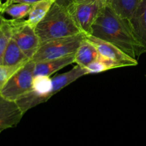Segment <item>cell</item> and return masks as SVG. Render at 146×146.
<instances>
[{"instance_id":"obj_12","label":"cell","mask_w":146,"mask_h":146,"mask_svg":"<svg viewBox=\"0 0 146 146\" xmlns=\"http://www.w3.org/2000/svg\"><path fill=\"white\" fill-rule=\"evenodd\" d=\"M88 73L86 68H82L79 66H76L70 71L64 74H58L51 78V82H52V88H51V98L56 94L61 91L63 88L66 87L71 83L74 82L81 77L87 75Z\"/></svg>"},{"instance_id":"obj_19","label":"cell","mask_w":146,"mask_h":146,"mask_svg":"<svg viewBox=\"0 0 146 146\" xmlns=\"http://www.w3.org/2000/svg\"><path fill=\"white\" fill-rule=\"evenodd\" d=\"M32 4L14 3L6 7L2 11L3 14H7L12 18V19L20 20L29 15Z\"/></svg>"},{"instance_id":"obj_3","label":"cell","mask_w":146,"mask_h":146,"mask_svg":"<svg viewBox=\"0 0 146 146\" xmlns=\"http://www.w3.org/2000/svg\"><path fill=\"white\" fill-rule=\"evenodd\" d=\"M84 38L85 34L81 33L46 41L41 44L31 60L36 63L74 55Z\"/></svg>"},{"instance_id":"obj_4","label":"cell","mask_w":146,"mask_h":146,"mask_svg":"<svg viewBox=\"0 0 146 146\" xmlns=\"http://www.w3.org/2000/svg\"><path fill=\"white\" fill-rule=\"evenodd\" d=\"M35 65L36 63L31 59L19 68L1 90L0 95L10 101H16L31 91Z\"/></svg>"},{"instance_id":"obj_6","label":"cell","mask_w":146,"mask_h":146,"mask_svg":"<svg viewBox=\"0 0 146 146\" xmlns=\"http://www.w3.org/2000/svg\"><path fill=\"white\" fill-rule=\"evenodd\" d=\"M12 38L21 51L31 59L41 45L35 29L30 27L27 20L12 19Z\"/></svg>"},{"instance_id":"obj_1","label":"cell","mask_w":146,"mask_h":146,"mask_svg":"<svg viewBox=\"0 0 146 146\" xmlns=\"http://www.w3.org/2000/svg\"><path fill=\"white\" fill-rule=\"evenodd\" d=\"M91 35L114 44L138 61L141 56L146 53L145 47L135 38L128 21L110 5L103 7L93 25Z\"/></svg>"},{"instance_id":"obj_16","label":"cell","mask_w":146,"mask_h":146,"mask_svg":"<svg viewBox=\"0 0 146 146\" xmlns=\"http://www.w3.org/2000/svg\"><path fill=\"white\" fill-rule=\"evenodd\" d=\"M141 0H111V8L122 18L129 21L133 17Z\"/></svg>"},{"instance_id":"obj_25","label":"cell","mask_w":146,"mask_h":146,"mask_svg":"<svg viewBox=\"0 0 146 146\" xmlns=\"http://www.w3.org/2000/svg\"><path fill=\"white\" fill-rule=\"evenodd\" d=\"M4 17H3V14H0V25H1V23L3 22V21H4Z\"/></svg>"},{"instance_id":"obj_18","label":"cell","mask_w":146,"mask_h":146,"mask_svg":"<svg viewBox=\"0 0 146 146\" xmlns=\"http://www.w3.org/2000/svg\"><path fill=\"white\" fill-rule=\"evenodd\" d=\"M117 68H121V66L117 63L106 59L99 55L98 59L90 64L86 68V69L88 74H99V73L104 72L108 70Z\"/></svg>"},{"instance_id":"obj_5","label":"cell","mask_w":146,"mask_h":146,"mask_svg":"<svg viewBox=\"0 0 146 146\" xmlns=\"http://www.w3.org/2000/svg\"><path fill=\"white\" fill-rule=\"evenodd\" d=\"M52 82L51 78L49 76H34L31 91L17 100L15 102L24 114L31 108L46 102L51 98L50 94Z\"/></svg>"},{"instance_id":"obj_13","label":"cell","mask_w":146,"mask_h":146,"mask_svg":"<svg viewBox=\"0 0 146 146\" xmlns=\"http://www.w3.org/2000/svg\"><path fill=\"white\" fill-rule=\"evenodd\" d=\"M99 56L96 48L94 44L84 38L74 54V63L86 68L90 64L98 59Z\"/></svg>"},{"instance_id":"obj_14","label":"cell","mask_w":146,"mask_h":146,"mask_svg":"<svg viewBox=\"0 0 146 146\" xmlns=\"http://www.w3.org/2000/svg\"><path fill=\"white\" fill-rule=\"evenodd\" d=\"M31 60L24 54L13 38L9 43L2 59V65L16 66L22 65Z\"/></svg>"},{"instance_id":"obj_9","label":"cell","mask_w":146,"mask_h":146,"mask_svg":"<svg viewBox=\"0 0 146 146\" xmlns=\"http://www.w3.org/2000/svg\"><path fill=\"white\" fill-rule=\"evenodd\" d=\"M23 115L24 113L15 101L0 95V133L17 126Z\"/></svg>"},{"instance_id":"obj_8","label":"cell","mask_w":146,"mask_h":146,"mask_svg":"<svg viewBox=\"0 0 146 146\" xmlns=\"http://www.w3.org/2000/svg\"><path fill=\"white\" fill-rule=\"evenodd\" d=\"M85 38L94 44L101 56L117 63L121 68L138 65V61L127 55L114 44L93 35H85Z\"/></svg>"},{"instance_id":"obj_15","label":"cell","mask_w":146,"mask_h":146,"mask_svg":"<svg viewBox=\"0 0 146 146\" xmlns=\"http://www.w3.org/2000/svg\"><path fill=\"white\" fill-rule=\"evenodd\" d=\"M54 3V0H40L32 4L27 20V24L35 29L37 24L44 18Z\"/></svg>"},{"instance_id":"obj_27","label":"cell","mask_w":146,"mask_h":146,"mask_svg":"<svg viewBox=\"0 0 146 146\" xmlns=\"http://www.w3.org/2000/svg\"><path fill=\"white\" fill-rule=\"evenodd\" d=\"M145 75H146V74H145Z\"/></svg>"},{"instance_id":"obj_24","label":"cell","mask_w":146,"mask_h":146,"mask_svg":"<svg viewBox=\"0 0 146 146\" xmlns=\"http://www.w3.org/2000/svg\"><path fill=\"white\" fill-rule=\"evenodd\" d=\"M3 11V3L1 2V0H0V14H2Z\"/></svg>"},{"instance_id":"obj_20","label":"cell","mask_w":146,"mask_h":146,"mask_svg":"<svg viewBox=\"0 0 146 146\" xmlns=\"http://www.w3.org/2000/svg\"><path fill=\"white\" fill-rule=\"evenodd\" d=\"M24 64L19 66H4L2 65V64L0 65V91L2 89L3 87L5 86V84H7L9 79L11 78V76L19 68H21Z\"/></svg>"},{"instance_id":"obj_17","label":"cell","mask_w":146,"mask_h":146,"mask_svg":"<svg viewBox=\"0 0 146 146\" xmlns=\"http://www.w3.org/2000/svg\"><path fill=\"white\" fill-rule=\"evenodd\" d=\"M13 24L12 19H7L0 25V65L2 64V59L9 43L12 38Z\"/></svg>"},{"instance_id":"obj_23","label":"cell","mask_w":146,"mask_h":146,"mask_svg":"<svg viewBox=\"0 0 146 146\" xmlns=\"http://www.w3.org/2000/svg\"><path fill=\"white\" fill-rule=\"evenodd\" d=\"M54 1L57 4L64 7H68L74 2V0H54Z\"/></svg>"},{"instance_id":"obj_21","label":"cell","mask_w":146,"mask_h":146,"mask_svg":"<svg viewBox=\"0 0 146 146\" xmlns=\"http://www.w3.org/2000/svg\"><path fill=\"white\" fill-rule=\"evenodd\" d=\"M40 1V0H5L4 3H3V10L7 7L8 5L11 4H14V3H22V4H34V3L37 2V1Z\"/></svg>"},{"instance_id":"obj_10","label":"cell","mask_w":146,"mask_h":146,"mask_svg":"<svg viewBox=\"0 0 146 146\" xmlns=\"http://www.w3.org/2000/svg\"><path fill=\"white\" fill-rule=\"evenodd\" d=\"M128 23L135 38L146 49V0H141Z\"/></svg>"},{"instance_id":"obj_2","label":"cell","mask_w":146,"mask_h":146,"mask_svg":"<svg viewBox=\"0 0 146 146\" xmlns=\"http://www.w3.org/2000/svg\"><path fill=\"white\" fill-rule=\"evenodd\" d=\"M35 31L41 44L82 33L67 7L56 3L53 4L46 15L37 24Z\"/></svg>"},{"instance_id":"obj_22","label":"cell","mask_w":146,"mask_h":146,"mask_svg":"<svg viewBox=\"0 0 146 146\" xmlns=\"http://www.w3.org/2000/svg\"><path fill=\"white\" fill-rule=\"evenodd\" d=\"M111 0H74V3H96L106 7L111 4Z\"/></svg>"},{"instance_id":"obj_26","label":"cell","mask_w":146,"mask_h":146,"mask_svg":"<svg viewBox=\"0 0 146 146\" xmlns=\"http://www.w3.org/2000/svg\"><path fill=\"white\" fill-rule=\"evenodd\" d=\"M145 77H146V75H145Z\"/></svg>"},{"instance_id":"obj_7","label":"cell","mask_w":146,"mask_h":146,"mask_svg":"<svg viewBox=\"0 0 146 146\" xmlns=\"http://www.w3.org/2000/svg\"><path fill=\"white\" fill-rule=\"evenodd\" d=\"M104 7L96 3H74L67 7L81 32L91 35L92 27Z\"/></svg>"},{"instance_id":"obj_11","label":"cell","mask_w":146,"mask_h":146,"mask_svg":"<svg viewBox=\"0 0 146 146\" xmlns=\"http://www.w3.org/2000/svg\"><path fill=\"white\" fill-rule=\"evenodd\" d=\"M74 63V54L68 56L55 58V59L36 62L34 69V76H44L50 77L54 73Z\"/></svg>"}]
</instances>
